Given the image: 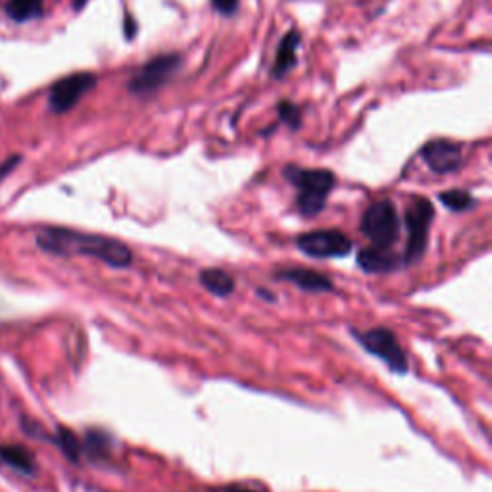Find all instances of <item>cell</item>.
Masks as SVG:
<instances>
[{
    "label": "cell",
    "instance_id": "17",
    "mask_svg": "<svg viewBox=\"0 0 492 492\" xmlns=\"http://www.w3.org/2000/svg\"><path fill=\"white\" fill-rule=\"evenodd\" d=\"M277 116L279 121L287 123L291 129H299L302 126V112L297 104H292L289 101H281L277 104Z\"/></svg>",
    "mask_w": 492,
    "mask_h": 492
},
{
    "label": "cell",
    "instance_id": "20",
    "mask_svg": "<svg viewBox=\"0 0 492 492\" xmlns=\"http://www.w3.org/2000/svg\"><path fill=\"white\" fill-rule=\"evenodd\" d=\"M18 162H20V156H14V158H10L8 162H4L3 166H0V179H3L6 174H10L12 168H14Z\"/></svg>",
    "mask_w": 492,
    "mask_h": 492
},
{
    "label": "cell",
    "instance_id": "10",
    "mask_svg": "<svg viewBox=\"0 0 492 492\" xmlns=\"http://www.w3.org/2000/svg\"><path fill=\"white\" fill-rule=\"evenodd\" d=\"M300 43H302V37L297 29H291L285 37H283L279 46H277V54H275V62L272 68V78L283 79L294 66H297Z\"/></svg>",
    "mask_w": 492,
    "mask_h": 492
},
{
    "label": "cell",
    "instance_id": "14",
    "mask_svg": "<svg viewBox=\"0 0 492 492\" xmlns=\"http://www.w3.org/2000/svg\"><path fill=\"white\" fill-rule=\"evenodd\" d=\"M45 0H8L6 12L12 20L29 21L43 14Z\"/></svg>",
    "mask_w": 492,
    "mask_h": 492
},
{
    "label": "cell",
    "instance_id": "5",
    "mask_svg": "<svg viewBox=\"0 0 492 492\" xmlns=\"http://www.w3.org/2000/svg\"><path fill=\"white\" fill-rule=\"evenodd\" d=\"M435 208L423 196H417L406 210V227H408V246H406V262L420 260L427 249L429 227L433 221Z\"/></svg>",
    "mask_w": 492,
    "mask_h": 492
},
{
    "label": "cell",
    "instance_id": "23",
    "mask_svg": "<svg viewBox=\"0 0 492 492\" xmlns=\"http://www.w3.org/2000/svg\"><path fill=\"white\" fill-rule=\"evenodd\" d=\"M229 492H254V490H249V488H235V490H229Z\"/></svg>",
    "mask_w": 492,
    "mask_h": 492
},
{
    "label": "cell",
    "instance_id": "6",
    "mask_svg": "<svg viewBox=\"0 0 492 492\" xmlns=\"http://www.w3.org/2000/svg\"><path fill=\"white\" fill-rule=\"evenodd\" d=\"M352 335L360 340V344L367 352H372L373 356H377V358L383 360L392 372L397 373L408 372V360H406V354L400 348V344L392 331L377 327L360 333L358 329H354Z\"/></svg>",
    "mask_w": 492,
    "mask_h": 492
},
{
    "label": "cell",
    "instance_id": "11",
    "mask_svg": "<svg viewBox=\"0 0 492 492\" xmlns=\"http://www.w3.org/2000/svg\"><path fill=\"white\" fill-rule=\"evenodd\" d=\"M279 277L292 281L294 285L300 287L302 291H308V292L333 291V283H331V279L325 277L324 274L314 272V269H302V267L285 269V272L279 274Z\"/></svg>",
    "mask_w": 492,
    "mask_h": 492
},
{
    "label": "cell",
    "instance_id": "15",
    "mask_svg": "<svg viewBox=\"0 0 492 492\" xmlns=\"http://www.w3.org/2000/svg\"><path fill=\"white\" fill-rule=\"evenodd\" d=\"M0 458H3L10 467H14L18 472L29 473L35 467V460L31 454L21 447H0Z\"/></svg>",
    "mask_w": 492,
    "mask_h": 492
},
{
    "label": "cell",
    "instance_id": "22",
    "mask_svg": "<svg viewBox=\"0 0 492 492\" xmlns=\"http://www.w3.org/2000/svg\"><path fill=\"white\" fill-rule=\"evenodd\" d=\"M85 4H87V0H73V6H76V10H81Z\"/></svg>",
    "mask_w": 492,
    "mask_h": 492
},
{
    "label": "cell",
    "instance_id": "4",
    "mask_svg": "<svg viewBox=\"0 0 492 492\" xmlns=\"http://www.w3.org/2000/svg\"><path fill=\"white\" fill-rule=\"evenodd\" d=\"M181 64H183V58L177 53L160 54L151 58L129 81V91L135 96L154 94L160 87H162V85H166L176 76V71L181 68Z\"/></svg>",
    "mask_w": 492,
    "mask_h": 492
},
{
    "label": "cell",
    "instance_id": "8",
    "mask_svg": "<svg viewBox=\"0 0 492 492\" xmlns=\"http://www.w3.org/2000/svg\"><path fill=\"white\" fill-rule=\"evenodd\" d=\"M299 249L312 258H344L352 252V241L337 229H317L299 237Z\"/></svg>",
    "mask_w": 492,
    "mask_h": 492
},
{
    "label": "cell",
    "instance_id": "16",
    "mask_svg": "<svg viewBox=\"0 0 492 492\" xmlns=\"http://www.w3.org/2000/svg\"><path fill=\"white\" fill-rule=\"evenodd\" d=\"M439 201L445 204L447 208H450L452 212H465V210H470V208L475 206L473 196L467 191H460V189L440 193Z\"/></svg>",
    "mask_w": 492,
    "mask_h": 492
},
{
    "label": "cell",
    "instance_id": "2",
    "mask_svg": "<svg viewBox=\"0 0 492 492\" xmlns=\"http://www.w3.org/2000/svg\"><path fill=\"white\" fill-rule=\"evenodd\" d=\"M285 177L299 189L297 208L306 217H314L324 210L329 193L337 184L335 174L329 169H304L299 166H287Z\"/></svg>",
    "mask_w": 492,
    "mask_h": 492
},
{
    "label": "cell",
    "instance_id": "12",
    "mask_svg": "<svg viewBox=\"0 0 492 492\" xmlns=\"http://www.w3.org/2000/svg\"><path fill=\"white\" fill-rule=\"evenodd\" d=\"M358 264L364 267L365 272L372 274H383V272H392L400 266V260L390 254V250H381V249H364L358 254Z\"/></svg>",
    "mask_w": 492,
    "mask_h": 492
},
{
    "label": "cell",
    "instance_id": "1",
    "mask_svg": "<svg viewBox=\"0 0 492 492\" xmlns=\"http://www.w3.org/2000/svg\"><path fill=\"white\" fill-rule=\"evenodd\" d=\"M41 249L58 256H93L112 267H127L133 260L126 244L101 235H87L70 229H45L37 237Z\"/></svg>",
    "mask_w": 492,
    "mask_h": 492
},
{
    "label": "cell",
    "instance_id": "13",
    "mask_svg": "<svg viewBox=\"0 0 492 492\" xmlns=\"http://www.w3.org/2000/svg\"><path fill=\"white\" fill-rule=\"evenodd\" d=\"M199 279L202 283V287L216 294V297H227V294H231L233 289H235V281H233V277L227 272H224V269H204V272H201Z\"/></svg>",
    "mask_w": 492,
    "mask_h": 492
},
{
    "label": "cell",
    "instance_id": "21",
    "mask_svg": "<svg viewBox=\"0 0 492 492\" xmlns=\"http://www.w3.org/2000/svg\"><path fill=\"white\" fill-rule=\"evenodd\" d=\"M123 31H126V37H127V39H133L135 31H137V26H135V21H133V18H131V16H127V18H126V28H123Z\"/></svg>",
    "mask_w": 492,
    "mask_h": 492
},
{
    "label": "cell",
    "instance_id": "3",
    "mask_svg": "<svg viewBox=\"0 0 492 492\" xmlns=\"http://www.w3.org/2000/svg\"><path fill=\"white\" fill-rule=\"evenodd\" d=\"M360 229L372 241L373 249L390 250L400 235V219L395 204L390 201L373 202L364 212Z\"/></svg>",
    "mask_w": 492,
    "mask_h": 492
},
{
    "label": "cell",
    "instance_id": "18",
    "mask_svg": "<svg viewBox=\"0 0 492 492\" xmlns=\"http://www.w3.org/2000/svg\"><path fill=\"white\" fill-rule=\"evenodd\" d=\"M60 447L64 448V452L68 454L70 458L76 460V458L79 456V442H78V439L73 437V435L70 433V430H66V429H62V430H60Z\"/></svg>",
    "mask_w": 492,
    "mask_h": 492
},
{
    "label": "cell",
    "instance_id": "19",
    "mask_svg": "<svg viewBox=\"0 0 492 492\" xmlns=\"http://www.w3.org/2000/svg\"><path fill=\"white\" fill-rule=\"evenodd\" d=\"M214 8L224 16H233L239 8V0H212Z\"/></svg>",
    "mask_w": 492,
    "mask_h": 492
},
{
    "label": "cell",
    "instance_id": "7",
    "mask_svg": "<svg viewBox=\"0 0 492 492\" xmlns=\"http://www.w3.org/2000/svg\"><path fill=\"white\" fill-rule=\"evenodd\" d=\"M94 87H96L94 73H89V71L71 73V76L60 79L53 85L51 94H48V106H51L53 112L64 114Z\"/></svg>",
    "mask_w": 492,
    "mask_h": 492
},
{
    "label": "cell",
    "instance_id": "9",
    "mask_svg": "<svg viewBox=\"0 0 492 492\" xmlns=\"http://www.w3.org/2000/svg\"><path fill=\"white\" fill-rule=\"evenodd\" d=\"M422 158L435 174H452L462 166V146L447 139L429 141L422 149Z\"/></svg>",
    "mask_w": 492,
    "mask_h": 492
}]
</instances>
